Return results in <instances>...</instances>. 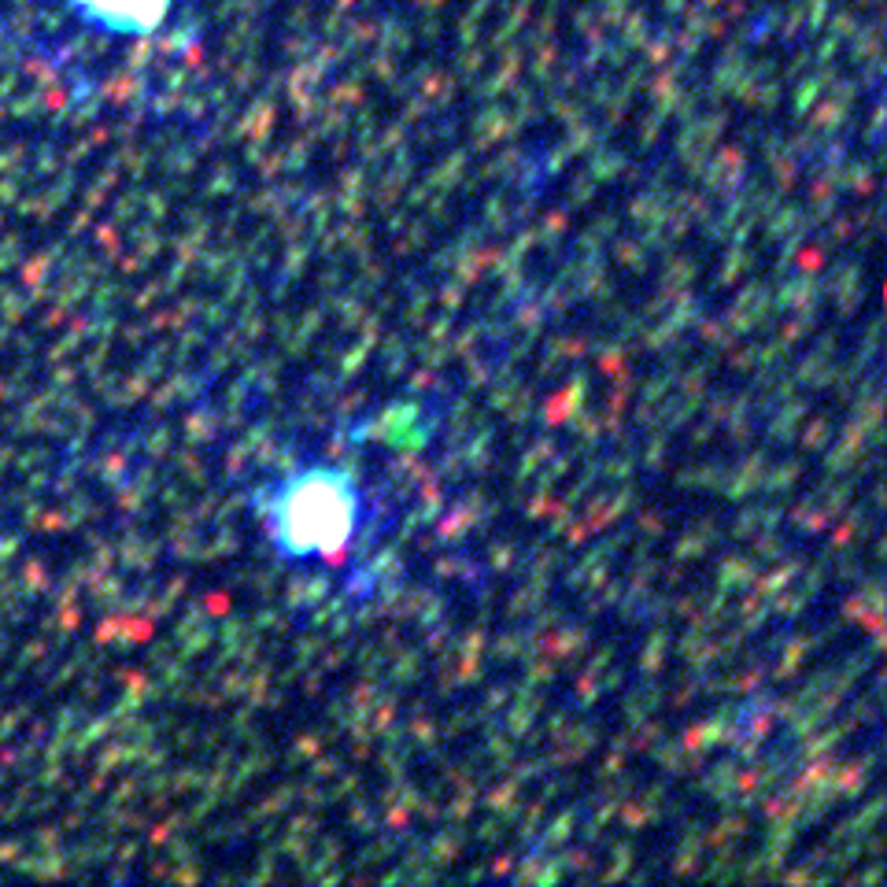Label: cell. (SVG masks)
Masks as SVG:
<instances>
[{
  "instance_id": "1",
  "label": "cell",
  "mask_w": 887,
  "mask_h": 887,
  "mask_svg": "<svg viewBox=\"0 0 887 887\" xmlns=\"http://www.w3.org/2000/svg\"><path fill=\"white\" fill-rule=\"evenodd\" d=\"M355 518V492L333 470H311L274 499V541L289 555L333 552Z\"/></svg>"
},
{
  "instance_id": "2",
  "label": "cell",
  "mask_w": 887,
  "mask_h": 887,
  "mask_svg": "<svg viewBox=\"0 0 887 887\" xmlns=\"http://www.w3.org/2000/svg\"><path fill=\"white\" fill-rule=\"evenodd\" d=\"M100 12L115 15V20H144L149 15V8H144V0H93Z\"/></svg>"
}]
</instances>
